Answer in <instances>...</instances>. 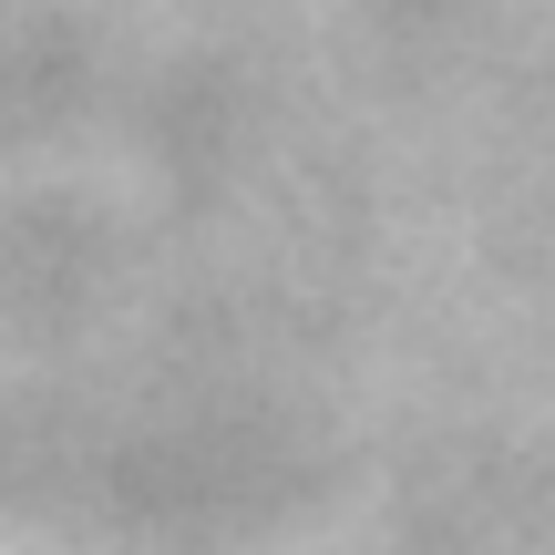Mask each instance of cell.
Returning a JSON list of instances; mask_svg holds the SVG:
<instances>
[]
</instances>
